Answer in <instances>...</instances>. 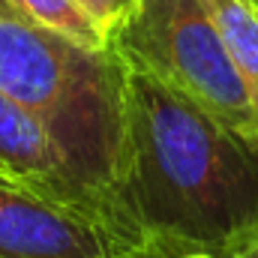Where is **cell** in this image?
<instances>
[{"instance_id": "cell-1", "label": "cell", "mask_w": 258, "mask_h": 258, "mask_svg": "<svg viewBox=\"0 0 258 258\" xmlns=\"http://www.w3.org/2000/svg\"><path fill=\"white\" fill-rule=\"evenodd\" d=\"M126 63L117 210L168 258L258 246V147L141 66Z\"/></svg>"}, {"instance_id": "cell-2", "label": "cell", "mask_w": 258, "mask_h": 258, "mask_svg": "<svg viewBox=\"0 0 258 258\" xmlns=\"http://www.w3.org/2000/svg\"><path fill=\"white\" fill-rule=\"evenodd\" d=\"M123 81L126 63L114 45L87 48L0 0V93L42 123L81 189L117 216Z\"/></svg>"}, {"instance_id": "cell-3", "label": "cell", "mask_w": 258, "mask_h": 258, "mask_svg": "<svg viewBox=\"0 0 258 258\" xmlns=\"http://www.w3.org/2000/svg\"><path fill=\"white\" fill-rule=\"evenodd\" d=\"M111 45L258 147V108L204 0H138Z\"/></svg>"}, {"instance_id": "cell-4", "label": "cell", "mask_w": 258, "mask_h": 258, "mask_svg": "<svg viewBox=\"0 0 258 258\" xmlns=\"http://www.w3.org/2000/svg\"><path fill=\"white\" fill-rule=\"evenodd\" d=\"M111 210L0 171V258H156Z\"/></svg>"}, {"instance_id": "cell-5", "label": "cell", "mask_w": 258, "mask_h": 258, "mask_svg": "<svg viewBox=\"0 0 258 258\" xmlns=\"http://www.w3.org/2000/svg\"><path fill=\"white\" fill-rule=\"evenodd\" d=\"M0 171L18 180L36 183L42 189L84 198V201L105 207L102 201H96L90 192L81 189V183L66 168L60 150L54 147L51 135L42 129V123L33 114H27L18 102H12L6 93H0Z\"/></svg>"}, {"instance_id": "cell-6", "label": "cell", "mask_w": 258, "mask_h": 258, "mask_svg": "<svg viewBox=\"0 0 258 258\" xmlns=\"http://www.w3.org/2000/svg\"><path fill=\"white\" fill-rule=\"evenodd\" d=\"M204 3L216 18L258 108V6L249 0H204Z\"/></svg>"}, {"instance_id": "cell-7", "label": "cell", "mask_w": 258, "mask_h": 258, "mask_svg": "<svg viewBox=\"0 0 258 258\" xmlns=\"http://www.w3.org/2000/svg\"><path fill=\"white\" fill-rule=\"evenodd\" d=\"M3 3L12 6L27 21L39 24V27H48L54 33H63V36L87 45V48H108L111 45V39L81 9L78 0H3Z\"/></svg>"}, {"instance_id": "cell-8", "label": "cell", "mask_w": 258, "mask_h": 258, "mask_svg": "<svg viewBox=\"0 0 258 258\" xmlns=\"http://www.w3.org/2000/svg\"><path fill=\"white\" fill-rule=\"evenodd\" d=\"M78 3L99 24V30L108 39H114V33L126 24V18L135 12V6H138V0H78Z\"/></svg>"}, {"instance_id": "cell-9", "label": "cell", "mask_w": 258, "mask_h": 258, "mask_svg": "<svg viewBox=\"0 0 258 258\" xmlns=\"http://www.w3.org/2000/svg\"><path fill=\"white\" fill-rule=\"evenodd\" d=\"M240 258H258V246H255V249H249V252H243Z\"/></svg>"}, {"instance_id": "cell-10", "label": "cell", "mask_w": 258, "mask_h": 258, "mask_svg": "<svg viewBox=\"0 0 258 258\" xmlns=\"http://www.w3.org/2000/svg\"><path fill=\"white\" fill-rule=\"evenodd\" d=\"M249 3H255V6H258V0H249Z\"/></svg>"}, {"instance_id": "cell-11", "label": "cell", "mask_w": 258, "mask_h": 258, "mask_svg": "<svg viewBox=\"0 0 258 258\" xmlns=\"http://www.w3.org/2000/svg\"><path fill=\"white\" fill-rule=\"evenodd\" d=\"M156 258H168V255H156Z\"/></svg>"}]
</instances>
